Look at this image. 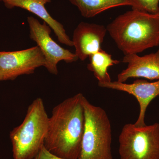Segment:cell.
Returning <instances> with one entry per match:
<instances>
[{
    "label": "cell",
    "instance_id": "12",
    "mask_svg": "<svg viewBox=\"0 0 159 159\" xmlns=\"http://www.w3.org/2000/svg\"><path fill=\"white\" fill-rule=\"evenodd\" d=\"M78 8L85 18L94 17L101 12L116 7L133 6L131 0H69Z\"/></svg>",
    "mask_w": 159,
    "mask_h": 159
},
{
    "label": "cell",
    "instance_id": "4",
    "mask_svg": "<svg viewBox=\"0 0 159 159\" xmlns=\"http://www.w3.org/2000/svg\"><path fill=\"white\" fill-rule=\"evenodd\" d=\"M84 126L78 159H113L111 153V126L107 114L84 96Z\"/></svg>",
    "mask_w": 159,
    "mask_h": 159
},
{
    "label": "cell",
    "instance_id": "8",
    "mask_svg": "<svg viewBox=\"0 0 159 159\" xmlns=\"http://www.w3.org/2000/svg\"><path fill=\"white\" fill-rule=\"evenodd\" d=\"M98 85L103 88L125 92L135 97L140 106V112L134 124L137 126L146 125L145 118L147 107L151 102L159 96V80L150 82L144 80L138 79L130 84L118 81L99 82Z\"/></svg>",
    "mask_w": 159,
    "mask_h": 159
},
{
    "label": "cell",
    "instance_id": "3",
    "mask_svg": "<svg viewBox=\"0 0 159 159\" xmlns=\"http://www.w3.org/2000/svg\"><path fill=\"white\" fill-rule=\"evenodd\" d=\"M49 119L43 99H34L21 124L10 132L13 159L34 158L44 145Z\"/></svg>",
    "mask_w": 159,
    "mask_h": 159
},
{
    "label": "cell",
    "instance_id": "2",
    "mask_svg": "<svg viewBox=\"0 0 159 159\" xmlns=\"http://www.w3.org/2000/svg\"><path fill=\"white\" fill-rule=\"evenodd\" d=\"M106 28L125 55L159 45V13L132 9L117 16Z\"/></svg>",
    "mask_w": 159,
    "mask_h": 159
},
{
    "label": "cell",
    "instance_id": "14",
    "mask_svg": "<svg viewBox=\"0 0 159 159\" xmlns=\"http://www.w3.org/2000/svg\"><path fill=\"white\" fill-rule=\"evenodd\" d=\"M133 9L145 11L151 14L159 13V0H131Z\"/></svg>",
    "mask_w": 159,
    "mask_h": 159
},
{
    "label": "cell",
    "instance_id": "11",
    "mask_svg": "<svg viewBox=\"0 0 159 159\" xmlns=\"http://www.w3.org/2000/svg\"><path fill=\"white\" fill-rule=\"evenodd\" d=\"M3 2L9 9L19 7L36 15L54 31L60 42L70 47L74 46L63 26L50 15L45 7L51 0H4Z\"/></svg>",
    "mask_w": 159,
    "mask_h": 159
},
{
    "label": "cell",
    "instance_id": "7",
    "mask_svg": "<svg viewBox=\"0 0 159 159\" xmlns=\"http://www.w3.org/2000/svg\"><path fill=\"white\" fill-rule=\"evenodd\" d=\"M45 65L44 56L37 46L22 51L0 52V81L33 74L35 69Z\"/></svg>",
    "mask_w": 159,
    "mask_h": 159
},
{
    "label": "cell",
    "instance_id": "16",
    "mask_svg": "<svg viewBox=\"0 0 159 159\" xmlns=\"http://www.w3.org/2000/svg\"><path fill=\"white\" fill-rule=\"evenodd\" d=\"M0 1H4V0H0Z\"/></svg>",
    "mask_w": 159,
    "mask_h": 159
},
{
    "label": "cell",
    "instance_id": "6",
    "mask_svg": "<svg viewBox=\"0 0 159 159\" xmlns=\"http://www.w3.org/2000/svg\"><path fill=\"white\" fill-rule=\"evenodd\" d=\"M30 38L37 44L45 59V67L52 74L58 73L57 64L61 61L72 63L79 59L76 54L62 48L51 37V28L44 22L42 24L32 16L28 17Z\"/></svg>",
    "mask_w": 159,
    "mask_h": 159
},
{
    "label": "cell",
    "instance_id": "5",
    "mask_svg": "<svg viewBox=\"0 0 159 159\" xmlns=\"http://www.w3.org/2000/svg\"><path fill=\"white\" fill-rule=\"evenodd\" d=\"M121 159H159V123L137 126L125 124L119 135Z\"/></svg>",
    "mask_w": 159,
    "mask_h": 159
},
{
    "label": "cell",
    "instance_id": "15",
    "mask_svg": "<svg viewBox=\"0 0 159 159\" xmlns=\"http://www.w3.org/2000/svg\"><path fill=\"white\" fill-rule=\"evenodd\" d=\"M33 159H65L55 155L43 146L38 153Z\"/></svg>",
    "mask_w": 159,
    "mask_h": 159
},
{
    "label": "cell",
    "instance_id": "1",
    "mask_svg": "<svg viewBox=\"0 0 159 159\" xmlns=\"http://www.w3.org/2000/svg\"><path fill=\"white\" fill-rule=\"evenodd\" d=\"M83 95L76 94L55 106L49 117L44 146L65 159H78L84 126Z\"/></svg>",
    "mask_w": 159,
    "mask_h": 159
},
{
    "label": "cell",
    "instance_id": "10",
    "mask_svg": "<svg viewBox=\"0 0 159 159\" xmlns=\"http://www.w3.org/2000/svg\"><path fill=\"white\" fill-rule=\"evenodd\" d=\"M122 62L128 66L118 74L119 82L124 83L130 78L159 80V50L143 56L137 54L125 55Z\"/></svg>",
    "mask_w": 159,
    "mask_h": 159
},
{
    "label": "cell",
    "instance_id": "9",
    "mask_svg": "<svg viewBox=\"0 0 159 159\" xmlns=\"http://www.w3.org/2000/svg\"><path fill=\"white\" fill-rule=\"evenodd\" d=\"M107 29L102 25L80 23L74 30L72 41L77 57L84 61L90 55L101 50Z\"/></svg>",
    "mask_w": 159,
    "mask_h": 159
},
{
    "label": "cell",
    "instance_id": "13",
    "mask_svg": "<svg viewBox=\"0 0 159 159\" xmlns=\"http://www.w3.org/2000/svg\"><path fill=\"white\" fill-rule=\"evenodd\" d=\"M90 63L87 66L89 70L93 73L99 82H107L111 81L107 70L110 67L119 63V61L112 58L111 54L102 49L97 53L89 56Z\"/></svg>",
    "mask_w": 159,
    "mask_h": 159
}]
</instances>
